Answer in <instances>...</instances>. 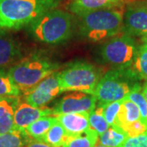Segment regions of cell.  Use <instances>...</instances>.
I'll return each mask as SVG.
<instances>
[{"instance_id":"obj_1","label":"cell","mask_w":147,"mask_h":147,"mask_svg":"<svg viewBox=\"0 0 147 147\" xmlns=\"http://www.w3.org/2000/svg\"><path fill=\"white\" fill-rule=\"evenodd\" d=\"M57 3V0H0V30L30 26Z\"/></svg>"},{"instance_id":"obj_2","label":"cell","mask_w":147,"mask_h":147,"mask_svg":"<svg viewBox=\"0 0 147 147\" xmlns=\"http://www.w3.org/2000/svg\"><path fill=\"white\" fill-rule=\"evenodd\" d=\"M121 7L95 11L79 16L80 34L92 42H99L120 34L123 28Z\"/></svg>"},{"instance_id":"obj_3","label":"cell","mask_w":147,"mask_h":147,"mask_svg":"<svg viewBox=\"0 0 147 147\" xmlns=\"http://www.w3.org/2000/svg\"><path fill=\"white\" fill-rule=\"evenodd\" d=\"M142 87L141 80L130 68H113L101 77L94 96L98 105L125 99L131 91Z\"/></svg>"},{"instance_id":"obj_4","label":"cell","mask_w":147,"mask_h":147,"mask_svg":"<svg viewBox=\"0 0 147 147\" xmlns=\"http://www.w3.org/2000/svg\"><path fill=\"white\" fill-rule=\"evenodd\" d=\"M73 16L59 9L45 12L30 24L32 36L39 42L59 43L68 40L73 32Z\"/></svg>"},{"instance_id":"obj_5","label":"cell","mask_w":147,"mask_h":147,"mask_svg":"<svg viewBox=\"0 0 147 147\" xmlns=\"http://www.w3.org/2000/svg\"><path fill=\"white\" fill-rule=\"evenodd\" d=\"M58 65L47 58L38 56L22 59L8 69L11 79L21 90L26 92L58 69Z\"/></svg>"},{"instance_id":"obj_6","label":"cell","mask_w":147,"mask_h":147,"mask_svg":"<svg viewBox=\"0 0 147 147\" xmlns=\"http://www.w3.org/2000/svg\"><path fill=\"white\" fill-rule=\"evenodd\" d=\"M101 79L100 71L86 61H75L60 72L61 92L65 91L80 92L93 95L96 87Z\"/></svg>"},{"instance_id":"obj_7","label":"cell","mask_w":147,"mask_h":147,"mask_svg":"<svg viewBox=\"0 0 147 147\" xmlns=\"http://www.w3.org/2000/svg\"><path fill=\"white\" fill-rule=\"evenodd\" d=\"M139 45L132 35L123 33L113 37L100 48L102 60L114 68H130Z\"/></svg>"},{"instance_id":"obj_8","label":"cell","mask_w":147,"mask_h":147,"mask_svg":"<svg viewBox=\"0 0 147 147\" xmlns=\"http://www.w3.org/2000/svg\"><path fill=\"white\" fill-rule=\"evenodd\" d=\"M61 92L60 72H54L24 92V96L27 104L34 107H42Z\"/></svg>"},{"instance_id":"obj_9","label":"cell","mask_w":147,"mask_h":147,"mask_svg":"<svg viewBox=\"0 0 147 147\" xmlns=\"http://www.w3.org/2000/svg\"><path fill=\"white\" fill-rule=\"evenodd\" d=\"M96 106L94 95L80 92H74L64 96L53 107L54 115L72 113L91 112Z\"/></svg>"},{"instance_id":"obj_10","label":"cell","mask_w":147,"mask_h":147,"mask_svg":"<svg viewBox=\"0 0 147 147\" xmlns=\"http://www.w3.org/2000/svg\"><path fill=\"white\" fill-rule=\"evenodd\" d=\"M123 30L132 36H147V6H131L127 9Z\"/></svg>"},{"instance_id":"obj_11","label":"cell","mask_w":147,"mask_h":147,"mask_svg":"<svg viewBox=\"0 0 147 147\" xmlns=\"http://www.w3.org/2000/svg\"><path fill=\"white\" fill-rule=\"evenodd\" d=\"M54 115L53 108L34 107L26 102H21L16 107L14 115L13 129L25 130L34 122L44 116Z\"/></svg>"},{"instance_id":"obj_12","label":"cell","mask_w":147,"mask_h":147,"mask_svg":"<svg viewBox=\"0 0 147 147\" xmlns=\"http://www.w3.org/2000/svg\"><path fill=\"white\" fill-rule=\"evenodd\" d=\"M126 3V0H72L68 8L79 16L95 11L121 7Z\"/></svg>"},{"instance_id":"obj_13","label":"cell","mask_w":147,"mask_h":147,"mask_svg":"<svg viewBox=\"0 0 147 147\" xmlns=\"http://www.w3.org/2000/svg\"><path fill=\"white\" fill-rule=\"evenodd\" d=\"M21 57V47L16 39L4 30H0V67L15 65Z\"/></svg>"},{"instance_id":"obj_14","label":"cell","mask_w":147,"mask_h":147,"mask_svg":"<svg viewBox=\"0 0 147 147\" xmlns=\"http://www.w3.org/2000/svg\"><path fill=\"white\" fill-rule=\"evenodd\" d=\"M56 116L68 137L78 136L90 127L88 112L62 114Z\"/></svg>"},{"instance_id":"obj_15","label":"cell","mask_w":147,"mask_h":147,"mask_svg":"<svg viewBox=\"0 0 147 147\" xmlns=\"http://www.w3.org/2000/svg\"><path fill=\"white\" fill-rule=\"evenodd\" d=\"M19 103L18 96H0V135L13 129L14 115Z\"/></svg>"},{"instance_id":"obj_16","label":"cell","mask_w":147,"mask_h":147,"mask_svg":"<svg viewBox=\"0 0 147 147\" xmlns=\"http://www.w3.org/2000/svg\"><path fill=\"white\" fill-rule=\"evenodd\" d=\"M137 120H141V115L137 105L129 99L125 98L117 115L115 125L123 130L127 125Z\"/></svg>"},{"instance_id":"obj_17","label":"cell","mask_w":147,"mask_h":147,"mask_svg":"<svg viewBox=\"0 0 147 147\" xmlns=\"http://www.w3.org/2000/svg\"><path fill=\"white\" fill-rule=\"evenodd\" d=\"M32 141L25 130L12 129L0 135V147H26Z\"/></svg>"},{"instance_id":"obj_18","label":"cell","mask_w":147,"mask_h":147,"mask_svg":"<svg viewBox=\"0 0 147 147\" xmlns=\"http://www.w3.org/2000/svg\"><path fill=\"white\" fill-rule=\"evenodd\" d=\"M57 122L56 115L44 116L27 127L25 131L33 140L38 141Z\"/></svg>"},{"instance_id":"obj_19","label":"cell","mask_w":147,"mask_h":147,"mask_svg":"<svg viewBox=\"0 0 147 147\" xmlns=\"http://www.w3.org/2000/svg\"><path fill=\"white\" fill-rule=\"evenodd\" d=\"M99 135L89 127L87 131L75 137H68L62 147H94L98 142Z\"/></svg>"},{"instance_id":"obj_20","label":"cell","mask_w":147,"mask_h":147,"mask_svg":"<svg viewBox=\"0 0 147 147\" xmlns=\"http://www.w3.org/2000/svg\"><path fill=\"white\" fill-rule=\"evenodd\" d=\"M128 136L119 127L110 126L106 131L99 136V143L107 147H119L125 142Z\"/></svg>"},{"instance_id":"obj_21","label":"cell","mask_w":147,"mask_h":147,"mask_svg":"<svg viewBox=\"0 0 147 147\" xmlns=\"http://www.w3.org/2000/svg\"><path fill=\"white\" fill-rule=\"evenodd\" d=\"M68 136L61 124L57 122L37 142L45 143L52 147H62Z\"/></svg>"},{"instance_id":"obj_22","label":"cell","mask_w":147,"mask_h":147,"mask_svg":"<svg viewBox=\"0 0 147 147\" xmlns=\"http://www.w3.org/2000/svg\"><path fill=\"white\" fill-rule=\"evenodd\" d=\"M130 69L138 79L147 81V43L139 46L136 57Z\"/></svg>"},{"instance_id":"obj_23","label":"cell","mask_w":147,"mask_h":147,"mask_svg":"<svg viewBox=\"0 0 147 147\" xmlns=\"http://www.w3.org/2000/svg\"><path fill=\"white\" fill-rule=\"evenodd\" d=\"M89 123L90 127L96 131L99 136L110 127L104 116L103 105H97L94 110L89 112Z\"/></svg>"},{"instance_id":"obj_24","label":"cell","mask_w":147,"mask_h":147,"mask_svg":"<svg viewBox=\"0 0 147 147\" xmlns=\"http://www.w3.org/2000/svg\"><path fill=\"white\" fill-rule=\"evenodd\" d=\"M21 92L8 72L0 67V96H19Z\"/></svg>"},{"instance_id":"obj_25","label":"cell","mask_w":147,"mask_h":147,"mask_svg":"<svg viewBox=\"0 0 147 147\" xmlns=\"http://www.w3.org/2000/svg\"><path fill=\"white\" fill-rule=\"evenodd\" d=\"M126 98L131 100L137 105L141 115V121L147 127V101L142 92V87L137 88L136 89L131 91Z\"/></svg>"},{"instance_id":"obj_26","label":"cell","mask_w":147,"mask_h":147,"mask_svg":"<svg viewBox=\"0 0 147 147\" xmlns=\"http://www.w3.org/2000/svg\"><path fill=\"white\" fill-rule=\"evenodd\" d=\"M123 100L113 101V102H110V103H107L105 105H103L104 116H105V120L110 126L115 125L116 118H117V115L119 114V111L120 110V107Z\"/></svg>"},{"instance_id":"obj_27","label":"cell","mask_w":147,"mask_h":147,"mask_svg":"<svg viewBox=\"0 0 147 147\" xmlns=\"http://www.w3.org/2000/svg\"><path fill=\"white\" fill-rule=\"evenodd\" d=\"M119 147H147V131L136 137H127Z\"/></svg>"},{"instance_id":"obj_28","label":"cell","mask_w":147,"mask_h":147,"mask_svg":"<svg viewBox=\"0 0 147 147\" xmlns=\"http://www.w3.org/2000/svg\"><path fill=\"white\" fill-rule=\"evenodd\" d=\"M128 137H136L147 131L146 126L141 120H137L123 128Z\"/></svg>"},{"instance_id":"obj_29","label":"cell","mask_w":147,"mask_h":147,"mask_svg":"<svg viewBox=\"0 0 147 147\" xmlns=\"http://www.w3.org/2000/svg\"><path fill=\"white\" fill-rule=\"evenodd\" d=\"M26 147H52L50 146H48L45 143H42V142H37V141H32L28 146H26Z\"/></svg>"},{"instance_id":"obj_30","label":"cell","mask_w":147,"mask_h":147,"mask_svg":"<svg viewBox=\"0 0 147 147\" xmlns=\"http://www.w3.org/2000/svg\"><path fill=\"white\" fill-rule=\"evenodd\" d=\"M142 92H143V95L147 101V81L145 83L144 86L142 87Z\"/></svg>"},{"instance_id":"obj_31","label":"cell","mask_w":147,"mask_h":147,"mask_svg":"<svg viewBox=\"0 0 147 147\" xmlns=\"http://www.w3.org/2000/svg\"><path fill=\"white\" fill-rule=\"evenodd\" d=\"M142 40L143 41V42H146L147 43V36L142 37Z\"/></svg>"},{"instance_id":"obj_32","label":"cell","mask_w":147,"mask_h":147,"mask_svg":"<svg viewBox=\"0 0 147 147\" xmlns=\"http://www.w3.org/2000/svg\"><path fill=\"white\" fill-rule=\"evenodd\" d=\"M94 147H107V146H102V145H101V144H100L99 142H97V143H96V146H95Z\"/></svg>"},{"instance_id":"obj_33","label":"cell","mask_w":147,"mask_h":147,"mask_svg":"<svg viewBox=\"0 0 147 147\" xmlns=\"http://www.w3.org/2000/svg\"><path fill=\"white\" fill-rule=\"evenodd\" d=\"M131 1H133V0H126L127 3H128V2H131Z\"/></svg>"}]
</instances>
